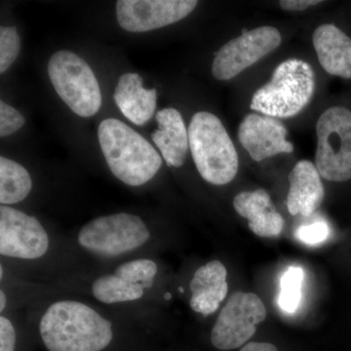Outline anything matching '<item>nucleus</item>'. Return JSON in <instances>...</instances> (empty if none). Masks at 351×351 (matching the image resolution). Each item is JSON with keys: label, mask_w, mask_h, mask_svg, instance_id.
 Returning a JSON list of instances; mask_svg holds the SVG:
<instances>
[{"label": "nucleus", "mask_w": 351, "mask_h": 351, "mask_svg": "<svg viewBox=\"0 0 351 351\" xmlns=\"http://www.w3.org/2000/svg\"><path fill=\"white\" fill-rule=\"evenodd\" d=\"M39 332L49 351H101L113 337L110 321L76 301L51 304L41 317Z\"/></svg>", "instance_id": "f257e3e1"}, {"label": "nucleus", "mask_w": 351, "mask_h": 351, "mask_svg": "<svg viewBox=\"0 0 351 351\" xmlns=\"http://www.w3.org/2000/svg\"><path fill=\"white\" fill-rule=\"evenodd\" d=\"M98 137L108 168L128 186L147 184L162 165V159L151 143L119 119L101 121Z\"/></svg>", "instance_id": "f03ea898"}, {"label": "nucleus", "mask_w": 351, "mask_h": 351, "mask_svg": "<svg viewBox=\"0 0 351 351\" xmlns=\"http://www.w3.org/2000/svg\"><path fill=\"white\" fill-rule=\"evenodd\" d=\"M189 147L205 181L223 186L239 172V156L221 120L213 113H195L189 126Z\"/></svg>", "instance_id": "7ed1b4c3"}, {"label": "nucleus", "mask_w": 351, "mask_h": 351, "mask_svg": "<svg viewBox=\"0 0 351 351\" xmlns=\"http://www.w3.org/2000/svg\"><path fill=\"white\" fill-rule=\"evenodd\" d=\"M315 90V75L311 64L289 59L274 69L271 80L253 95L254 112L274 119L299 114L308 105Z\"/></svg>", "instance_id": "20e7f679"}, {"label": "nucleus", "mask_w": 351, "mask_h": 351, "mask_svg": "<svg viewBox=\"0 0 351 351\" xmlns=\"http://www.w3.org/2000/svg\"><path fill=\"white\" fill-rule=\"evenodd\" d=\"M48 75L60 98L75 114L90 117L100 110V85L82 57L71 51H58L48 62Z\"/></svg>", "instance_id": "39448f33"}, {"label": "nucleus", "mask_w": 351, "mask_h": 351, "mask_svg": "<svg viewBox=\"0 0 351 351\" xmlns=\"http://www.w3.org/2000/svg\"><path fill=\"white\" fill-rule=\"evenodd\" d=\"M151 237L145 221L136 215L101 216L83 226L78 242L83 249L104 258H113L140 248Z\"/></svg>", "instance_id": "423d86ee"}, {"label": "nucleus", "mask_w": 351, "mask_h": 351, "mask_svg": "<svg viewBox=\"0 0 351 351\" xmlns=\"http://www.w3.org/2000/svg\"><path fill=\"white\" fill-rule=\"evenodd\" d=\"M317 149L315 164L327 181L351 179V110L343 107L328 108L316 123Z\"/></svg>", "instance_id": "0eeeda50"}, {"label": "nucleus", "mask_w": 351, "mask_h": 351, "mask_svg": "<svg viewBox=\"0 0 351 351\" xmlns=\"http://www.w3.org/2000/svg\"><path fill=\"white\" fill-rule=\"evenodd\" d=\"M267 317L262 300L253 293L237 292L221 309L211 332L212 345L219 350L241 348Z\"/></svg>", "instance_id": "6e6552de"}, {"label": "nucleus", "mask_w": 351, "mask_h": 351, "mask_svg": "<svg viewBox=\"0 0 351 351\" xmlns=\"http://www.w3.org/2000/svg\"><path fill=\"white\" fill-rule=\"evenodd\" d=\"M281 34L274 27H260L242 34L217 52L212 73L219 80H232L281 44Z\"/></svg>", "instance_id": "1a4fd4ad"}, {"label": "nucleus", "mask_w": 351, "mask_h": 351, "mask_svg": "<svg viewBox=\"0 0 351 351\" xmlns=\"http://www.w3.org/2000/svg\"><path fill=\"white\" fill-rule=\"evenodd\" d=\"M45 228L34 216L15 208L0 207V254L4 257L36 260L49 249Z\"/></svg>", "instance_id": "9d476101"}, {"label": "nucleus", "mask_w": 351, "mask_h": 351, "mask_svg": "<svg viewBox=\"0 0 351 351\" xmlns=\"http://www.w3.org/2000/svg\"><path fill=\"white\" fill-rule=\"evenodd\" d=\"M195 0H119L117 18L130 32H145L179 22L195 10Z\"/></svg>", "instance_id": "9b49d317"}, {"label": "nucleus", "mask_w": 351, "mask_h": 351, "mask_svg": "<svg viewBox=\"0 0 351 351\" xmlns=\"http://www.w3.org/2000/svg\"><path fill=\"white\" fill-rule=\"evenodd\" d=\"M286 137L287 129L282 122L267 115L250 113L239 125L240 143L258 162L279 154H291L294 151V145Z\"/></svg>", "instance_id": "f8f14e48"}, {"label": "nucleus", "mask_w": 351, "mask_h": 351, "mask_svg": "<svg viewBox=\"0 0 351 351\" xmlns=\"http://www.w3.org/2000/svg\"><path fill=\"white\" fill-rule=\"evenodd\" d=\"M320 177L317 168L311 161L302 160L295 164L289 175V213L309 217L320 207L325 195Z\"/></svg>", "instance_id": "ddd939ff"}, {"label": "nucleus", "mask_w": 351, "mask_h": 351, "mask_svg": "<svg viewBox=\"0 0 351 351\" xmlns=\"http://www.w3.org/2000/svg\"><path fill=\"white\" fill-rule=\"evenodd\" d=\"M233 207L239 216L248 219L249 228L258 237H276L282 232L283 217L265 189L239 193L233 199Z\"/></svg>", "instance_id": "4468645a"}, {"label": "nucleus", "mask_w": 351, "mask_h": 351, "mask_svg": "<svg viewBox=\"0 0 351 351\" xmlns=\"http://www.w3.org/2000/svg\"><path fill=\"white\" fill-rule=\"evenodd\" d=\"M228 271L223 263L212 261L196 270L191 281V309L202 315H211L228 295Z\"/></svg>", "instance_id": "2eb2a0df"}, {"label": "nucleus", "mask_w": 351, "mask_h": 351, "mask_svg": "<svg viewBox=\"0 0 351 351\" xmlns=\"http://www.w3.org/2000/svg\"><path fill=\"white\" fill-rule=\"evenodd\" d=\"M313 46L321 66L329 75L351 80V38L332 24L313 32Z\"/></svg>", "instance_id": "dca6fc26"}, {"label": "nucleus", "mask_w": 351, "mask_h": 351, "mask_svg": "<svg viewBox=\"0 0 351 351\" xmlns=\"http://www.w3.org/2000/svg\"><path fill=\"white\" fill-rule=\"evenodd\" d=\"M158 129L152 134V141L160 149L170 167H181L189 147V130L179 110L166 108L157 112Z\"/></svg>", "instance_id": "f3484780"}, {"label": "nucleus", "mask_w": 351, "mask_h": 351, "mask_svg": "<svg viewBox=\"0 0 351 351\" xmlns=\"http://www.w3.org/2000/svg\"><path fill=\"white\" fill-rule=\"evenodd\" d=\"M113 99L124 117L137 125H144L156 112V90L143 87L142 76L138 73L120 76Z\"/></svg>", "instance_id": "a211bd4d"}, {"label": "nucleus", "mask_w": 351, "mask_h": 351, "mask_svg": "<svg viewBox=\"0 0 351 351\" xmlns=\"http://www.w3.org/2000/svg\"><path fill=\"white\" fill-rule=\"evenodd\" d=\"M32 181L21 164L7 157H0V202L12 205L25 199L31 193Z\"/></svg>", "instance_id": "6ab92c4d"}, {"label": "nucleus", "mask_w": 351, "mask_h": 351, "mask_svg": "<svg viewBox=\"0 0 351 351\" xmlns=\"http://www.w3.org/2000/svg\"><path fill=\"white\" fill-rule=\"evenodd\" d=\"M145 290L141 284L129 282L115 274L99 277L91 287L95 299L106 304L137 301L144 295Z\"/></svg>", "instance_id": "aec40b11"}, {"label": "nucleus", "mask_w": 351, "mask_h": 351, "mask_svg": "<svg viewBox=\"0 0 351 351\" xmlns=\"http://www.w3.org/2000/svg\"><path fill=\"white\" fill-rule=\"evenodd\" d=\"M304 274L301 267H291L284 272L280 280L278 306L287 313H295L302 301Z\"/></svg>", "instance_id": "412c9836"}, {"label": "nucleus", "mask_w": 351, "mask_h": 351, "mask_svg": "<svg viewBox=\"0 0 351 351\" xmlns=\"http://www.w3.org/2000/svg\"><path fill=\"white\" fill-rule=\"evenodd\" d=\"M156 274V263L149 258H138L122 263L114 272L115 276L131 283L141 284L145 289L152 287Z\"/></svg>", "instance_id": "4be33fe9"}, {"label": "nucleus", "mask_w": 351, "mask_h": 351, "mask_svg": "<svg viewBox=\"0 0 351 351\" xmlns=\"http://www.w3.org/2000/svg\"><path fill=\"white\" fill-rule=\"evenodd\" d=\"M21 40L15 27L0 29V73H3L19 56Z\"/></svg>", "instance_id": "5701e85b"}, {"label": "nucleus", "mask_w": 351, "mask_h": 351, "mask_svg": "<svg viewBox=\"0 0 351 351\" xmlns=\"http://www.w3.org/2000/svg\"><path fill=\"white\" fill-rule=\"evenodd\" d=\"M25 123V117L15 108L0 101V136L2 138L12 135Z\"/></svg>", "instance_id": "b1692460"}, {"label": "nucleus", "mask_w": 351, "mask_h": 351, "mask_svg": "<svg viewBox=\"0 0 351 351\" xmlns=\"http://www.w3.org/2000/svg\"><path fill=\"white\" fill-rule=\"evenodd\" d=\"M329 234V226L325 221H319L311 225L300 226L295 232V237L304 243L317 245L324 242Z\"/></svg>", "instance_id": "393cba45"}, {"label": "nucleus", "mask_w": 351, "mask_h": 351, "mask_svg": "<svg viewBox=\"0 0 351 351\" xmlns=\"http://www.w3.org/2000/svg\"><path fill=\"white\" fill-rule=\"evenodd\" d=\"M16 331L8 318L0 317V351H15Z\"/></svg>", "instance_id": "a878e982"}, {"label": "nucleus", "mask_w": 351, "mask_h": 351, "mask_svg": "<svg viewBox=\"0 0 351 351\" xmlns=\"http://www.w3.org/2000/svg\"><path fill=\"white\" fill-rule=\"evenodd\" d=\"M322 1L319 0H281L279 5L284 10L287 11H302L306 10L308 7L317 5Z\"/></svg>", "instance_id": "bb28decb"}, {"label": "nucleus", "mask_w": 351, "mask_h": 351, "mask_svg": "<svg viewBox=\"0 0 351 351\" xmlns=\"http://www.w3.org/2000/svg\"><path fill=\"white\" fill-rule=\"evenodd\" d=\"M239 351H278L276 346L269 343H249Z\"/></svg>", "instance_id": "cd10ccee"}, {"label": "nucleus", "mask_w": 351, "mask_h": 351, "mask_svg": "<svg viewBox=\"0 0 351 351\" xmlns=\"http://www.w3.org/2000/svg\"><path fill=\"white\" fill-rule=\"evenodd\" d=\"M7 306V299L5 293L3 291L0 292V311H3Z\"/></svg>", "instance_id": "c85d7f7f"}, {"label": "nucleus", "mask_w": 351, "mask_h": 351, "mask_svg": "<svg viewBox=\"0 0 351 351\" xmlns=\"http://www.w3.org/2000/svg\"><path fill=\"white\" fill-rule=\"evenodd\" d=\"M0 274H1L0 277H1V278H3V267H2V265L1 267H0Z\"/></svg>", "instance_id": "c756f323"}]
</instances>
